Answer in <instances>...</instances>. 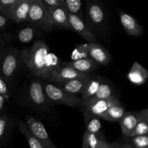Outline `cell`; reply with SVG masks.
Segmentation results:
<instances>
[{"label":"cell","instance_id":"obj_34","mask_svg":"<svg viewBox=\"0 0 148 148\" xmlns=\"http://www.w3.org/2000/svg\"><path fill=\"white\" fill-rule=\"evenodd\" d=\"M111 148H134L132 145L127 143H114L111 144Z\"/></svg>","mask_w":148,"mask_h":148},{"label":"cell","instance_id":"obj_36","mask_svg":"<svg viewBox=\"0 0 148 148\" xmlns=\"http://www.w3.org/2000/svg\"><path fill=\"white\" fill-rule=\"evenodd\" d=\"M8 19L6 17H4L1 13H0V29L4 28L7 23Z\"/></svg>","mask_w":148,"mask_h":148},{"label":"cell","instance_id":"obj_21","mask_svg":"<svg viewBox=\"0 0 148 148\" xmlns=\"http://www.w3.org/2000/svg\"><path fill=\"white\" fill-rule=\"evenodd\" d=\"M148 132V109L139 112L138 120L130 137L141 135H147Z\"/></svg>","mask_w":148,"mask_h":148},{"label":"cell","instance_id":"obj_37","mask_svg":"<svg viewBox=\"0 0 148 148\" xmlns=\"http://www.w3.org/2000/svg\"><path fill=\"white\" fill-rule=\"evenodd\" d=\"M4 53V45H3L2 40H1V39L0 38V63H1V59H2Z\"/></svg>","mask_w":148,"mask_h":148},{"label":"cell","instance_id":"obj_24","mask_svg":"<svg viewBox=\"0 0 148 148\" xmlns=\"http://www.w3.org/2000/svg\"><path fill=\"white\" fill-rule=\"evenodd\" d=\"M115 97L114 89L111 84L107 82L106 80H103L101 85L98 87V91L92 98L98 99V100H106V99H112Z\"/></svg>","mask_w":148,"mask_h":148},{"label":"cell","instance_id":"obj_38","mask_svg":"<svg viewBox=\"0 0 148 148\" xmlns=\"http://www.w3.org/2000/svg\"><path fill=\"white\" fill-rule=\"evenodd\" d=\"M4 103H5V100L1 95H0V113L3 111L4 107Z\"/></svg>","mask_w":148,"mask_h":148},{"label":"cell","instance_id":"obj_27","mask_svg":"<svg viewBox=\"0 0 148 148\" xmlns=\"http://www.w3.org/2000/svg\"><path fill=\"white\" fill-rule=\"evenodd\" d=\"M36 35V28L33 26H26L17 33V38L20 42L27 44L31 41Z\"/></svg>","mask_w":148,"mask_h":148},{"label":"cell","instance_id":"obj_4","mask_svg":"<svg viewBox=\"0 0 148 148\" xmlns=\"http://www.w3.org/2000/svg\"><path fill=\"white\" fill-rule=\"evenodd\" d=\"M21 61V52L17 49L10 48L4 51L0 63V75L6 82L12 81Z\"/></svg>","mask_w":148,"mask_h":148},{"label":"cell","instance_id":"obj_15","mask_svg":"<svg viewBox=\"0 0 148 148\" xmlns=\"http://www.w3.org/2000/svg\"><path fill=\"white\" fill-rule=\"evenodd\" d=\"M127 78L134 85H143L148 78V71L138 62H134L127 74Z\"/></svg>","mask_w":148,"mask_h":148},{"label":"cell","instance_id":"obj_19","mask_svg":"<svg viewBox=\"0 0 148 148\" xmlns=\"http://www.w3.org/2000/svg\"><path fill=\"white\" fill-rule=\"evenodd\" d=\"M125 108L120 100L112 104L103 114L101 119L111 122H119L125 113Z\"/></svg>","mask_w":148,"mask_h":148},{"label":"cell","instance_id":"obj_23","mask_svg":"<svg viewBox=\"0 0 148 148\" xmlns=\"http://www.w3.org/2000/svg\"><path fill=\"white\" fill-rule=\"evenodd\" d=\"M103 139L105 138L101 132L92 133L85 131L82 139V148H96Z\"/></svg>","mask_w":148,"mask_h":148},{"label":"cell","instance_id":"obj_12","mask_svg":"<svg viewBox=\"0 0 148 148\" xmlns=\"http://www.w3.org/2000/svg\"><path fill=\"white\" fill-rule=\"evenodd\" d=\"M30 100L38 106H44L47 102L43 85L39 80H33L30 82L28 90Z\"/></svg>","mask_w":148,"mask_h":148},{"label":"cell","instance_id":"obj_25","mask_svg":"<svg viewBox=\"0 0 148 148\" xmlns=\"http://www.w3.org/2000/svg\"><path fill=\"white\" fill-rule=\"evenodd\" d=\"M84 117L86 124V131L92 133H98L101 132L102 124L100 118L87 114L85 113H84Z\"/></svg>","mask_w":148,"mask_h":148},{"label":"cell","instance_id":"obj_18","mask_svg":"<svg viewBox=\"0 0 148 148\" xmlns=\"http://www.w3.org/2000/svg\"><path fill=\"white\" fill-rule=\"evenodd\" d=\"M87 12H88V18L95 26H101L105 23V11L102 6L100 5L96 1L89 2Z\"/></svg>","mask_w":148,"mask_h":148},{"label":"cell","instance_id":"obj_31","mask_svg":"<svg viewBox=\"0 0 148 148\" xmlns=\"http://www.w3.org/2000/svg\"><path fill=\"white\" fill-rule=\"evenodd\" d=\"M9 124V118L7 115L0 116V142L3 140L7 131Z\"/></svg>","mask_w":148,"mask_h":148},{"label":"cell","instance_id":"obj_8","mask_svg":"<svg viewBox=\"0 0 148 148\" xmlns=\"http://www.w3.org/2000/svg\"><path fill=\"white\" fill-rule=\"evenodd\" d=\"M90 73H83L76 71L71 67L61 64L58 68L53 70L51 74L49 81H54L57 83H62L65 81H70L77 78H84L89 76Z\"/></svg>","mask_w":148,"mask_h":148},{"label":"cell","instance_id":"obj_1","mask_svg":"<svg viewBox=\"0 0 148 148\" xmlns=\"http://www.w3.org/2000/svg\"><path fill=\"white\" fill-rule=\"evenodd\" d=\"M21 59L32 75L49 81L52 71L61 65L57 56L43 41H36L33 46L23 50Z\"/></svg>","mask_w":148,"mask_h":148},{"label":"cell","instance_id":"obj_17","mask_svg":"<svg viewBox=\"0 0 148 148\" xmlns=\"http://www.w3.org/2000/svg\"><path fill=\"white\" fill-rule=\"evenodd\" d=\"M63 64L83 73H90V72L96 70L98 67V64L90 57L82 58L77 60H71L69 62H63Z\"/></svg>","mask_w":148,"mask_h":148},{"label":"cell","instance_id":"obj_2","mask_svg":"<svg viewBox=\"0 0 148 148\" xmlns=\"http://www.w3.org/2000/svg\"><path fill=\"white\" fill-rule=\"evenodd\" d=\"M27 21L45 30L53 28L48 6L42 0H30Z\"/></svg>","mask_w":148,"mask_h":148},{"label":"cell","instance_id":"obj_26","mask_svg":"<svg viewBox=\"0 0 148 148\" xmlns=\"http://www.w3.org/2000/svg\"><path fill=\"white\" fill-rule=\"evenodd\" d=\"M90 42L77 45L72 51L71 60H77L82 58L89 57V47Z\"/></svg>","mask_w":148,"mask_h":148},{"label":"cell","instance_id":"obj_20","mask_svg":"<svg viewBox=\"0 0 148 148\" xmlns=\"http://www.w3.org/2000/svg\"><path fill=\"white\" fill-rule=\"evenodd\" d=\"M102 77L97 75V76L90 77V80L88 81L83 92L81 94V100L82 102L88 101L90 100L95 96V93L98 89V87L101 85V82L103 81Z\"/></svg>","mask_w":148,"mask_h":148},{"label":"cell","instance_id":"obj_6","mask_svg":"<svg viewBox=\"0 0 148 148\" xmlns=\"http://www.w3.org/2000/svg\"><path fill=\"white\" fill-rule=\"evenodd\" d=\"M119 99L115 97L106 100H98V99H90L88 101L82 102L81 104L85 109V113L91 115L96 116L101 119L104 113L112 104L119 101Z\"/></svg>","mask_w":148,"mask_h":148},{"label":"cell","instance_id":"obj_9","mask_svg":"<svg viewBox=\"0 0 148 148\" xmlns=\"http://www.w3.org/2000/svg\"><path fill=\"white\" fill-rule=\"evenodd\" d=\"M48 8L53 26H56L60 28L70 29L69 23V12L64 6H48Z\"/></svg>","mask_w":148,"mask_h":148},{"label":"cell","instance_id":"obj_29","mask_svg":"<svg viewBox=\"0 0 148 148\" xmlns=\"http://www.w3.org/2000/svg\"><path fill=\"white\" fill-rule=\"evenodd\" d=\"M17 0H0V13L10 20L12 11Z\"/></svg>","mask_w":148,"mask_h":148},{"label":"cell","instance_id":"obj_40","mask_svg":"<svg viewBox=\"0 0 148 148\" xmlns=\"http://www.w3.org/2000/svg\"><path fill=\"white\" fill-rule=\"evenodd\" d=\"M85 1H90V0H85Z\"/></svg>","mask_w":148,"mask_h":148},{"label":"cell","instance_id":"obj_33","mask_svg":"<svg viewBox=\"0 0 148 148\" xmlns=\"http://www.w3.org/2000/svg\"><path fill=\"white\" fill-rule=\"evenodd\" d=\"M45 4L49 7H53V6H64L62 0H42Z\"/></svg>","mask_w":148,"mask_h":148},{"label":"cell","instance_id":"obj_13","mask_svg":"<svg viewBox=\"0 0 148 148\" xmlns=\"http://www.w3.org/2000/svg\"><path fill=\"white\" fill-rule=\"evenodd\" d=\"M91 75L84 78H77L65 82L59 83L58 85L63 89L75 95H81L90 78Z\"/></svg>","mask_w":148,"mask_h":148},{"label":"cell","instance_id":"obj_22","mask_svg":"<svg viewBox=\"0 0 148 148\" xmlns=\"http://www.w3.org/2000/svg\"><path fill=\"white\" fill-rule=\"evenodd\" d=\"M17 126L20 131L25 136L27 139L28 145L30 148H45L43 145L40 143V141L33 136V133L29 131L27 126L25 123L22 122L21 120H17Z\"/></svg>","mask_w":148,"mask_h":148},{"label":"cell","instance_id":"obj_10","mask_svg":"<svg viewBox=\"0 0 148 148\" xmlns=\"http://www.w3.org/2000/svg\"><path fill=\"white\" fill-rule=\"evenodd\" d=\"M89 57L98 65H107L111 60L109 52L98 42H90L89 47Z\"/></svg>","mask_w":148,"mask_h":148},{"label":"cell","instance_id":"obj_35","mask_svg":"<svg viewBox=\"0 0 148 148\" xmlns=\"http://www.w3.org/2000/svg\"><path fill=\"white\" fill-rule=\"evenodd\" d=\"M96 148H111V144L108 142L106 139H103Z\"/></svg>","mask_w":148,"mask_h":148},{"label":"cell","instance_id":"obj_39","mask_svg":"<svg viewBox=\"0 0 148 148\" xmlns=\"http://www.w3.org/2000/svg\"><path fill=\"white\" fill-rule=\"evenodd\" d=\"M91 1V0H90ZM92 1H98V0H92Z\"/></svg>","mask_w":148,"mask_h":148},{"label":"cell","instance_id":"obj_3","mask_svg":"<svg viewBox=\"0 0 148 148\" xmlns=\"http://www.w3.org/2000/svg\"><path fill=\"white\" fill-rule=\"evenodd\" d=\"M46 98L51 102L64 104L70 107H78L82 103L81 97L78 95L67 92L59 85L46 84L43 86Z\"/></svg>","mask_w":148,"mask_h":148},{"label":"cell","instance_id":"obj_11","mask_svg":"<svg viewBox=\"0 0 148 148\" xmlns=\"http://www.w3.org/2000/svg\"><path fill=\"white\" fill-rule=\"evenodd\" d=\"M119 17L121 26L127 34L132 36H137L143 34V27L134 17L123 12H120Z\"/></svg>","mask_w":148,"mask_h":148},{"label":"cell","instance_id":"obj_14","mask_svg":"<svg viewBox=\"0 0 148 148\" xmlns=\"http://www.w3.org/2000/svg\"><path fill=\"white\" fill-rule=\"evenodd\" d=\"M30 0H17L12 11L10 20L16 23H20L27 20Z\"/></svg>","mask_w":148,"mask_h":148},{"label":"cell","instance_id":"obj_7","mask_svg":"<svg viewBox=\"0 0 148 148\" xmlns=\"http://www.w3.org/2000/svg\"><path fill=\"white\" fill-rule=\"evenodd\" d=\"M69 28L88 42L96 41V36L79 15L69 12Z\"/></svg>","mask_w":148,"mask_h":148},{"label":"cell","instance_id":"obj_32","mask_svg":"<svg viewBox=\"0 0 148 148\" xmlns=\"http://www.w3.org/2000/svg\"><path fill=\"white\" fill-rule=\"evenodd\" d=\"M0 95L2 96L5 100L10 97V91L5 80L0 75Z\"/></svg>","mask_w":148,"mask_h":148},{"label":"cell","instance_id":"obj_5","mask_svg":"<svg viewBox=\"0 0 148 148\" xmlns=\"http://www.w3.org/2000/svg\"><path fill=\"white\" fill-rule=\"evenodd\" d=\"M25 123L29 131L40 141L45 148H57L51 139L44 125L38 119L30 115L27 116Z\"/></svg>","mask_w":148,"mask_h":148},{"label":"cell","instance_id":"obj_16","mask_svg":"<svg viewBox=\"0 0 148 148\" xmlns=\"http://www.w3.org/2000/svg\"><path fill=\"white\" fill-rule=\"evenodd\" d=\"M139 112H125L119 120L121 133L126 137H130L138 120Z\"/></svg>","mask_w":148,"mask_h":148},{"label":"cell","instance_id":"obj_28","mask_svg":"<svg viewBox=\"0 0 148 148\" xmlns=\"http://www.w3.org/2000/svg\"><path fill=\"white\" fill-rule=\"evenodd\" d=\"M62 1L69 12L80 16L82 11L81 0H62Z\"/></svg>","mask_w":148,"mask_h":148},{"label":"cell","instance_id":"obj_30","mask_svg":"<svg viewBox=\"0 0 148 148\" xmlns=\"http://www.w3.org/2000/svg\"><path fill=\"white\" fill-rule=\"evenodd\" d=\"M131 138L132 146L134 148H148V136L147 135L136 136Z\"/></svg>","mask_w":148,"mask_h":148}]
</instances>
